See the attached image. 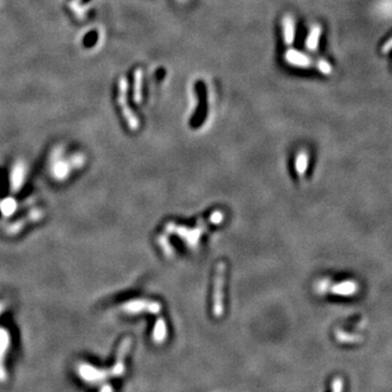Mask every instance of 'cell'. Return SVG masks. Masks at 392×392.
<instances>
[{
  "label": "cell",
  "mask_w": 392,
  "mask_h": 392,
  "mask_svg": "<svg viewBox=\"0 0 392 392\" xmlns=\"http://www.w3.org/2000/svg\"><path fill=\"white\" fill-rule=\"evenodd\" d=\"M131 345H132L131 338H126L125 340H122L119 348H118L116 364L110 369L95 367L93 365L87 363H80L77 367V372L78 375L80 376V378L83 379L85 383L87 384L98 385L104 383L106 380H108L109 378L120 377V376L125 374L126 370L125 361L127 354L131 348Z\"/></svg>",
  "instance_id": "1"
},
{
  "label": "cell",
  "mask_w": 392,
  "mask_h": 392,
  "mask_svg": "<svg viewBox=\"0 0 392 392\" xmlns=\"http://www.w3.org/2000/svg\"><path fill=\"white\" fill-rule=\"evenodd\" d=\"M223 213L220 211L214 212L207 220H200L194 228H187L185 225H179L174 222H168L165 225V231L168 233H175L189 246L190 249H195L200 242L203 233H205L208 225L219 224L223 221Z\"/></svg>",
  "instance_id": "2"
},
{
  "label": "cell",
  "mask_w": 392,
  "mask_h": 392,
  "mask_svg": "<svg viewBox=\"0 0 392 392\" xmlns=\"http://www.w3.org/2000/svg\"><path fill=\"white\" fill-rule=\"evenodd\" d=\"M284 60L290 66L298 68H316L319 72L324 74H330L332 72V67L325 59L311 58L306 53L301 52L295 49H290L284 53Z\"/></svg>",
  "instance_id": "3"
},
{
  "label": "cell",
  "mask_w": 392,
  "mask_h": 392,
  "mask_svg": "<svg viewBox=\"0 0 392 392\" xmlns=\"http://www.w3.org/2000/svg\"><path fill=\"white\" fill-rule=\"evenodd\" d=\"M84 163V158L80 157L79 155H75L70 160H66L62 158V150L60 148L55 149L50 157V173L53 178L61 181L66 180L72 168H79V166H82Z\"/></svg>",
  "instance_id": "4"
},
{
  "label": "cell",
  "mask_w": 392,
  "mask_h": 392,
  "mask_svg": "<svg viewBox=\"0 0 392 392\" xmlns=\"http://www.w3.org/2000/svg\"><path fill=\"white\" fill-rule=\"evenodd\" d=\"M225 272H227V264L224 261H219L216 265L213 293V313L215 317H221L223 314V287L225 282Z\"/></svg>",
  "instance_id": "5"
},
{
  "label": "cell",
  "mask_w": 392,
  "mask_h": 392,
  "mask_svg": "<svg viewBox=\"0 0 392 392\" xmlns=\"http://www.w3.org/2000/svg\"><path fill=\"white\" fill-rule=\"evenodd\" d=\"M121 310L129 315L141 314L143 311L150 314H159L162 310V305L156 301L146 300V299H135L130 300L121 305Z\"/></svg>",
  "instance_id": "6"
},
{
  "label": "cell",
  "mask_w": 392,
  "mask_h": 392,
  "mask_svg": "<svg viewBox=\"0 0 392 392\" xmlns=\"http://www.w3.org/2000/svg\"><path fill=\"white\" fill-rule=\"evenodd\" d=\"M128 82L126 78H121L119 81V92H118V103L120 105L122 115L131 130H137L139 127V121L137 117L128 105Z\"/></svg>",
  "instance_id": "7"
},
{
  "label": "cell",
  "mask_w": 392,
  "mask_h": 392,
  "mask_svg": "<svg viewBox=\"0 0 392 392\" xmlns=\"http://www.w3.org/2000/svg\"><path fill=\"white\" fill-rule=\"evenodd\" d=\"M44 216H45V212L43 211L42 208L32 209L30 213H28V215H25V216L17 220V221H13L11 223L7 224L6 228H4V231H6V233L9 235H14L21 232V231H22L29 223L40 221Z\"/></svg>",
  "instance_id": "8"
},
{
  "label": "cell",
  "mask_w": 392,
  "mask_h": 392,
  "mask_svg": "<svg viewBox=\"0 0 392 392\" xmlns=\"http://www.w3.org/2000/svg\"><path fill=\"white\" fill-rule=\"evenodd\" d=\"M317 288L320 292L330 291L334 294L347 295V297H350V295L355 294L358 290L357 283L355 281H352V280L343 281V282L336 283V284H330V286H329L328 280H321L318 283Z\"/></svg>",
  "instance_id": "9"
},
{
  "label": "cell",
  "mask_w": 392,
  "mask_h": 392,
  "mask_svg": "<svg viewBox=\"0 0 392 392\" xmlns=\"http://www.w3.org/2000/svg\"><path fill=\"white\" fill-rule=\"evenodd\" d=\"M10 345H11L10 332L6 328H3V327H0V383H4L7 380L4 359H6Z\"/></svg>",
  "instance_id": "10"
},
{
  "label": "cell",
  "mask_w": 392,
  "mask_h": 392,
  "mask_svg": "<svg viewBox=\"0 0 392 392\" xmlns=\"http://www.w3.org/2000/svg\"><path fill=\"white\" fill-rule=\"evenodd\" d=\"M25 179L26 166L22 160H19L13 165L11 171H10V189L13 193L19 192L24 185Z\"/></svg>",
  "instance_id": "11"
},
{
  "label": "cell",
  "mask_w": 392,
  "mask_h": 392,
  "mask_svg": "<svg viewBox=\"0 0 392 392\" xmlns=\"http://www.w3.org/2000/svg\"><path fill=\"white\" fill-rule=\"evenodd\" d=\"M283 41L287 46H291L295 40V21L291 14H286L282 20Z\"/></svg>",
  "instance_id": "12"
},
{
  "label": "cell",
  "mask_w": 392,
  "mask_h": 392,
  "mask_svg": "<svg viewBox=\"0 0 392 392\" xmlns=\"http://www.w3.org/2000/svg\"><path fill=\"white\" fill-rule=\"evenodd\" d=\"M320 35H321L320 25L313 26V28H311V30H310V32H309L308 36H307V39H306V44H305L306 48H307L309 51L317 50Z\"/></svg>",
  "instance_id": "13"
},
{
  "label": "cell",
  "mask_w": 392,
  "mask_h": 392,
  "mask_svg": "<svg viewBox=\"0 0 392 392\" xmlns=\"http://www.w3.org/2000/svg\"><path fill=\"white\" fill-rule=\"evenodd\" d=\"M308 159V154L304 149L300 150L299 154L297 155V158H295V170H297L300 176H303L306 170H307Z\"/></svg>",
  "instance_id": "14"
},
{
  "label": "cell",
  "mask_w": 392,
  "mask_h": 392,
  "mask_svg": "<svg viewBox=\"0 0 392 392\" xmlns=\"http://www.w3.org/2000/svg\"><path fill=\"white\" fill-rule=\"evenodd\" d=\"M18 206L19 204L14 198L12 197L4 198V200L0 202V212H1L4 217H10L18 211Z\"/></svg>",
  "instance_id": "15"
},
{
  "label": "cell",
  "mask_w": 392,
  "mask_h": 392,
  "mask_svg": "<svg viewBox=\"0 0 392 392\" xmlns=\"http://www.w3.org/2000/svg\"><path fill=\"white\" fill-rule=\"evenodd\" d=\"M142 84H143V72L141 69H137L134 75V88H133V99L135 103L142 101Z\"/></svg>",
  "instance_id": "16"
},
{
  "label": "cell",
  "mask_w": 392,
  "mask_h": 392,
  "mask_svg": "<svg viewBox=\"0 0 392 392\" xmlns=\"http://www.w3.org/2000/svg\"><path fill=\"white\" fill-rule=\"evenodd\" d=\"M166 336H167V327H166V323L163 318H159L156 321V325L154 327V332H153V338L154 341L156 343H162L164 342Z\"/></svg>",
  "instance_id": "17"
},
{
  "label": "cell",
  "mask_w": 392,
  "mask_h": 392,
  "mask_svg": "<svg viewBox=\"0 0 392 392\" xmlns=\"http://www.w3.org/2000/svg\"><path fill=\"white\" fill-rule=\"evenodd\" d=\"M341 337H345V339L340 340L342 342H356V341H358L357 339H359V338L356 336L347 335V334H343V332H337V338H341Z\"/></svg>",
  "instance_id": "18"
},
{
  "label": "cell",
  "mask_w": 392,
  "mask_h": 392,
  "mask_svg": "<svg viewBox=\"0 0 392 392\" xmlns=\"http://www.w3.org/2000/svg\"><path fill=\"white\" fill-rule=\"evenodd\" d=\"M343 388V381L341 378H336L332 383V390L334 392H342Z\"/></svg>",
  "instance_id": "19"
},
{
  "label": "cell",
  "mask_w": 392,
  "mask_h": 392,
  "mask_svg": "<svg viewBox=\"0 0 392 392\" xmlns=\"http://www.w3.org/2000/svg\"><path fill=\"white\" fill-rule=\"evenodd\" d=\"M99 392H114V388L110 385H105L101 387V389Z\"/></svg>",
  "instance_id": "20"
},
{
  "label": "cell",
  "mask_w": 392,
  "mask_h": 392,
  "mask_svg": "<svg viewBox=\"0 0 392 392\" xmlns=\"http://www.w3.org/2000/svg\"><path fill=\"white\" fill-rule=\"evenodd\" d=\"M95 39H96V35L90 34V36L88 37V40L87 41V44H93V42L95 41Z\"/></svg>",
  "instance_id": "21"
},
{
  "label": "cell",
  "mask_w": 392,
  "mask_h": 392,
  "mask_svg": "<svg viewBox=\"0 0 392 392\" xmlns=\"http://www.w3.org/2000/svg\"><path fill=\"white\" fill-rule=\"evenodd\" d=\"M3 309H4V305L0 303V315H1V313H2V310H3Z\"/></svg>",
  "instance_id": "22"
},
{
  "label": "cell",
  "mask_w": 392,
  "mask_h": 392,
  "mask_svg": "<svg viewBox=\"0 0 392 392\" xmlns=\"http://www.w3.org/2000/svg\"><path fill=\"white\" fill-rule=\"evenodd\" d=\"M179 1H185V0H179Z\"/></svg>",
  "instance_id": "23"
}]
</instances>
